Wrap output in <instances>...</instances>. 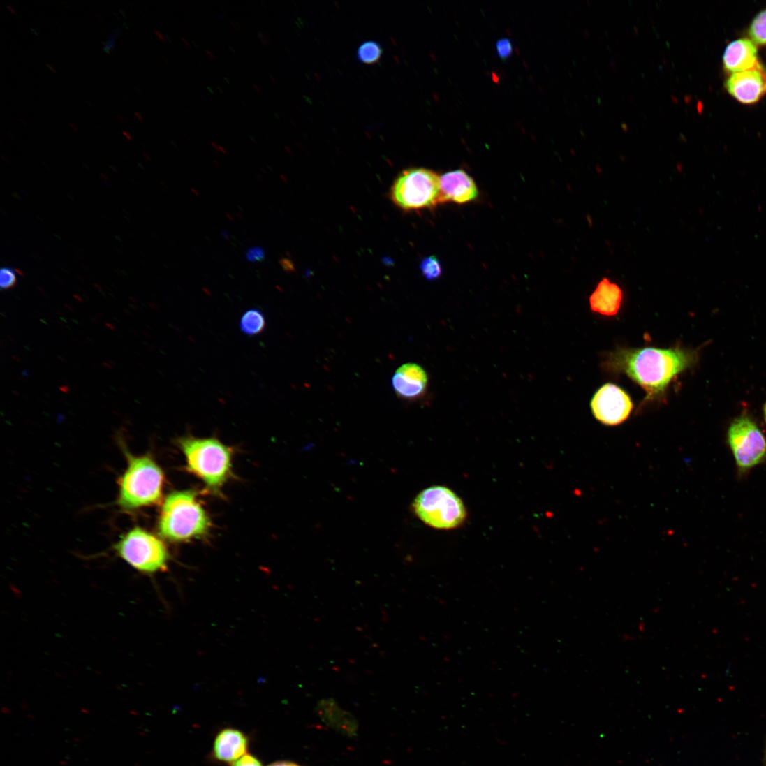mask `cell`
<instances>
[{"mask_svg": "<svg viewBox=\"0 0 766 766\" xmlns=\"http://www.w3.org/2000/svg\"><path fill=\"white\" fill-rule=\"evenodd\" d=\"M698 350L681 346L618 347L606 354L602 367L607 372L623 374L640 385L647 395L643 404L665 402L670 383L697 362Z\"/></svg>", "mask_w": 766, "mask_h": 766, "instance_id": "cell-1", "label": "cell"}, {"mask_svg": "<svg viewBox=\"0 0 766 766\" xmlns=\"http://www.w3.org/2000/svg\"><path fill=\"white\" fill-rule=\"evenodd\" d=\"M211 520L193 491L170 493L161 508L158 528L172 543H185L209 533Z\"/></svg>", "mask_w": 766, "mask_h": 766, "instance_id": "cell-2", "label": "cell"}, {"mask_svg": "<svg viewBox=\"0 0 766 766\" xmlns=\"http://www.w3.org/2000/svg\"><path fill=\"white\" fill-rule=\"evenodd\" d=\"M126 456L128 466L118 481L119 507L131 511L159 504L165 483L162 469L149 456Z\"/></svg>", "mask_w": 766, "mask_h": 766, "instance_id": "cell-3", "label": "cell"}, {"mask_svg": "<svg viewBox=\"0 0 766 766\" xmlns=\"http://www.w3.org/2000/svg\"><path fill=\"white\" fill-rule=\"evenodd\" d=\"M187 469L212 492H219L233 476V450L215 438L186 436L178 441Z\"/></svg>", "mask_w": 766, "mask_h": 766, "instance_id": "cell-4", "label": "cell"}, {"mask_svg": "<svg viewBox=\"0 0 766 766\" xmlns=\"http://www.w3.org/2000/svg\"><path fill=\"white\" fill-rule=\"evenodd\" d=\"M413 508L422 522L436 529L458 528L467 517L462 500L444 486H433L422 491L415 499Z\"/></svg>", "mask_w": 766, "mask_h": 766, "instance_id": "cell-5", "label": "cell"}, {"mask_svg": "<svg viewBox=\"0 0 766 766\" xmlns=\"http://www.w3.org/2000/svg\"><path fill=\"white\" fill-rule=\"evenodd\" d=\"M391 199L404 211L431 208L441 204L440 177L426 168L403 171L391 189Z\"/></svg>", "mask_w": 766, "mask_h": 766, "instance_id": "cell-6", "label": "cell"}, {"mask_svg": "<svg viewBox=\"0 0 766 766\" xmlns=\"http://www.w3.org/2000/svg\"><path fill=\"white\" fill-rule=\"evenodd\" d=\"M115 550L125 562L143 573H155L167 568L169 554L164 543L142 528L135 527L127 532Z\"/></svg>", "mask_w": 766, "mask_h": 766, "instance_id": "cell-7", "label": "cell"}, {"mask_svg": "<svg viewBox=\"0 0 766 766\" xmlns=\"http://www.w3.org/2000/svg\"><path fill=\"white\" fill-rule=\"evenodd\" d=\"M728 442L739 469L749 470L766 459V440L756 424L742 416L731 424Z\"/></svg>", "mask_w": 766, "mask_h": 766, "instance_id": "cell-8", "label": "cell"}, {"mask_svg": "<svg viewBox=\"0 0 766 766\" xmlns=\"http://www.w3.org/2000/svg\"><path fill=\"white\" fill-rule=\"evenodd\" d=\"M591 408L594 416L603 425L617 426L628 420L634 409V404L621 388L606 383L594 394Z\"/></svg>", "mask_w": 766, "mask_h": 766, "instance_id": "cell-9", "label": "cell"}, {"mask_svg": "<svg viewBox=\"0 0 766 766\" xmlns=\"http://www.w3.org/2000/svg\"><path fill=\"white\" fill-rule=\"evenodd\" d=\"M726 88L728 93L740 103H755L765 91V72L759 64L753 69L733 73L726 82Z\"/></svg>", "mask_w": 766, "mask_h": 766, "instance_id": "cell-10", "label": "cell"}, {"mask_svg": "<svg viewBox=\"0 0 766 766\" xmlns=\"http://www.w3.org/2000/svg\"><path fill=\"white\" fill-rule=\"evenodd\" d=\"M441 204L453 202L466 204L478 196L477 186L471 175L464 170L450 171L440 177Z\"/></svg>", "mask_w": 766, "mask_h": 766, "instance_id": "cell-11", "label": "cell"}, {"mask_svg": "<svg viewBox=\"0 0 766 766\" xmlns=\"http://www.w3.org/2000/svg\"><path fill=\"white\" fill-rule=\"evenodd\" d=\"M624 294L621 288L607 278L601 280L591 294L589 303L593 312L605 317H614L622 306Z\"/></svg>", "mask_w": 766, "mask_h": 766, "instance_id": "cell-12", "label": "cell"}, {"mask_svg": "<svg viewBox=\"0 0 766 766\" xmlns=\"http://www.w3.org/2000/svg\"><path fill=\"white\" fill-rule=\"evenodd\" d=\"M249 739L241 731L225 729L216 736L214 743V756L220 761L234 763L247 753Z\"/></svg>", "mask_w": 766, "mask_h": 766, "instance_id": "cell-13", "label": "cell"}, {"mask_svg": "<svg viewBox=\"0 0 766 766\" xmlns=\"http://www.w3.org/2000/svg\"><path fill=\"white\" fill-rule=\"evenodd\" d=\"M723 61L725 68L734 73L754 68L759 63L753 42L746 38L732 42L726 50Z\"/></svg>", "mask_w": 766, "mask_h": 766, "instance_id": "cell-14", "label": "cell"}, {"mask_svg": "<svg viewBox=\"0 0 766 766\" xmlns=\"http://www.w3.org/2000/svg\"><path fill=\"white\" fill-rule=\"evenodd\" d=\"M392 383L397 396L408 399L422 397L427 387L426 383L408 378L397 372L392 377Z\"/></svg>", "mask_w": 766, "mask_h": 766, "instance_id": "cell-15", "label": "cell"}, {"mask_svg": "<svg viewBox=\"0 0 766 766\" xmlns=\"http://www.w3.org/2000/svg\"><path fill=\"white\" fill-rule=\"evenodd\" d=\"M242 332L248 337L258 336L266 328V319L262 311L251 309L245 311L240 322Z\"/></svg>", "mask_w": 766, "mask_h": 766, "instance_id": "cell-16", "label": "cell"}, {"mask_svg": "<svg viewBox=\"0 0 766 766\" xmlns=\"http://www.w3.org/2000/svg\"><path fill=\"white\" fill-rule=\"evenodd\" d=\"M383 54V50L380 43L374 40H367L360 45L356 57L360 63L375 65L379 63Z\"/></svg>", "mask_w": 766, "mask_h": 766, "instance_id": "cell-17", "label": "cell"}, {"mask_svg": "<svg viewBox=\"0 0 766 766\" xmlns=\"http://www.w3.org/2000/svg\"><path fill=\"white\" fill-rule=\"evenodd\" d=\"M752 41L758 45H766V10L760 13L753 20L749 31Z\"/></svg>", "mask_w": 766, "mask_h": 766, "instance_id": "cell-18", "label": "cell"}, {"mask_svg": "<svg viewBox=\"0 0 766 766\" xmlns=\"http://www.w3.org/2000/svg\"><path fill=\"white\" fill-rule=\"evenodd\" d=\"M420 270L424 277L429 281L439 279L442 274V266L436 256L425 258L420 264Z\"/></svg>", "mask_w": 766, "mask_h": 766, "instance_id": "cell-19", "label": "cell"}, {"mask_svg": "<svg viewBox=\"0 0 766 766\" xmlns=\"http://www.w3.org/2000/svg\"><path fill=\"white\" fill-rule=\"evenodd\" d=\"M405 377L423 383H428V376L426 371L419 365L415 364H407L402 366L396 371Z\"/></svg>", "mask_w": 766, "mask_h": 766, "instance_id": "cell-20", "label": "cell"}, {"mask_svg": "<svg viewBox=\"0 0 766 766\" xmlns=\"http://www.w3.org/2000/svg\"><path fill=\"white\" fill-rule=\"evenodd\" d=\"M17 283V276L10 267H3L0 270V287L2 290H9Z\"/></svg>", "mask_w": 766, "mask_h": 766, "instance_id": "cell-21", "label": "cell"}, {"mask_svg": "<svg viewBox=\"0 0 766 766\" xmlns=\"http://www.w3.org/2000/svg\"><path fill=\"white\" fill-rule=\"evenodd\" d=\"M496 51L499 57L506 60L511 57L513 52V47L511 40L508 38H502L496 43Z\"/></svg>", "mask_w": 766, "mask_h": 766, "instance_id": "cell-22", "label": "cell"}, {"mask_svg": "<svg viewBox=\"0 0 766 766\" xmlns=\"http://www.w3.org/2000/svg\"><path fill=\"white\" fill-rule=\"evenodd\" d=\"M246 258L251 263L262 262L265 258V252L260 246H253L246 252Z\"/></svg>", "mask_w": 766, "mask_h": 766, "instance_id": "cell-23", "label": "cell"}, {"mask_svg": "<svg viewBox=\"0 0 766 766\" xmlns=\"http://www.w3.org/2000/svg\"><path fill=\"white\" fill-rule=\"evenodd\" d=\"M232 766H263L260 761L252 755L246 754L235 761Z\"/></svg>", "mask_w": 766, "mask_h": 766, "instance_id": "cell-24", "label": "cell"}, {"mask_svg": "<svg viewBox=\"0 0 766 766\" xmlns=\"http://www.w3.org/2000/svg\"><path fill=\"white\" fill-rule=\"evenodd\" d=\"M117 31H118V29L115 30L111 34V35L110 36V40H108V46H106L105 50H104L105 52L110 53L114 49V47H115V36L117 34Z\"/></svg>", "mask_w": 766, "mask_h": 766, "instance_id": "cell-25", "label": "cell"}, {"mask_svg": "<svg viewBox=\"0 0 766 766\" xmlns=\"http://www.w3.org/2000/svg\"><path fill=\"white\" fill-rule=\"evenodd\" d=\"M268 766H301V765H300L299 764H297L296 763L292 762V761L282 760V761L274 762L272 764H270Z\"/></svg>", "mask_w": 766, "mask_h": 766, "instance_id": "cell-26", "label": "cell"}, {"mask_svg": "<svg viewBox=\"0 0 766 766\" xmlns=\"http://www.w3.org/2000/svg\"><path fill=\"white\" fill-rule=\"evenodd\" d=\"M258 37L264 46H267L269 44V40L267 36L263 31H259L258 32Z\"/></svg>", "mask_w": 766, "mask_h": 766, "instance_id": "cell-27", "label": "cell"}, {"mask_svg": "<svg viewBox=\"0 0 766 766\" xmlns=\"http://www.w3.org/2000/svg\"><path fill=\"white\" fill-rule=\"evenodd\" d=\"M155 34L162 41H166L165 38L162 35L161 33L159 32L158 31H155Z\"/></svg>", "mask_w": 766, "mask_h": 766, "instance_id": "cell-28", "label": "cell"}, {"mask_svg": "<svg viewBox=\"0 0 766 766\" xmlns=\"http://www.w3.org/2000/svg\"><path fill=\"white\" fill-rule=\"evenodd\" d=\"M134 115H135V116H136L140 119V121H144V118L142 117V116L139 112H135Z\"/></svg>", "mask_w": 766, "mask_h": 766, "instance_id": "cell-29", "label": "cell"}, {"mask_svg": "<svg viewBox=\"0 0 766 766\" xmlns=\"http://www.w3.org/2000/svg\"><path fill=\"white\" fill-rule=\"evenodd\" d=\"M206 53L212 60L215 59L214 55L209 50H207Z\"/></svg>", "mask_w": 766, "mask_h": 766, "instance_id": "cell-30", "label": "cell"}, {"mask_svg": "<svg viewBox=\"0 0 766 766\" xmlns=\"http://www.w3.org/2000/svg\"><path fill=\"white\" fill-rule=\"evenodd\" d=\"M182 39L183 42L186 45L187 47H191V44L186 38H185L184 37H182Z\"/></svg>", "mask_w": 766, "mask_h": 766, "instance_id": "cell-31", "label": "cell"}, {"mask_svg": "<svg viewBox=\"0 0 766 766\" xmlns=\"http://www.w3.org/2000/svg\"><path fill=\"white\" fill-rule=\"evenodd\" d=\"M123 134L128 140H131V138L129 136V134L126 131H124Z\"/></svg>", "mask_w": 766, "mask_h": 766, "instance_id": "cell-32", "label": "cell"}, {"mask_svg": "<svg viewBox=\"0 0 766 766\" xmlns=\"http://www.w3.org/2000/svg\"><path fill=\"white\" fill-rule=\"evenodd\" d=\"M253 87H254V89H256V91H257V92H258V94H260V93H261V91H260V89L258 88V86H257L256 84H253Z\"/></svg>", "mask_w": 766, "mask_h": 766, "instance_id": "cell-33", "label": "cell"}, {"mask_svg": "<svg viewBox=\"0 0 766 766\" xmlns=\"http://www.w3.org/2000/svg\"><path fill=\"white\" fill-rule=\"evenodd\" d=\"M6 7H7V8H8L11 11V13L13 14H14V15L15 14V12L14 10V9L13 8V7L10 6L8 5H6Z\"/></svg>", "mask_w": 766, "mask_h": 766, "instance_id": "cell-34", "label": "cell"}, {"mask_svg": "<svg viewBox=\"0 0 766 766\" xmlns=\"http://www.w3.org/2000/svg\"><path fill=\"white\" fill-rule=\"evenodd\" d=\"M69 125H70V126H71V128H73V130H74L75 131H78V128H77L75 127V126H74V125H73V124H71V123H69Z\"/></svg>", "mask_w": 766, "mask_h": 766, "instance_id": "cell-35", "label": "cell"}, {"mask_svg": "<svg viewBox=\"0 0 766 766\" xmlns=\"http://www.w3.org/2000/svg\"><path fill=\"white\" fill-rule=\"evenodd\" d=\"M117 119H119V120H120L121 121V123H123V124L125 123V120H124V119L121 117V115H118Z\"/></svg>", "mask_w": 766, "mask_h": 766, "instance_id": "cell-36", "label": "cell"}, {"mask_svg": "<svg viewBox=\"0 0 766 766\" xmlns=\"http://www.w3.org/2000/svg\"><path fill=\"white\" fill-rule=\"evenodd\" d=\"M671 99L673 102H678V100L675 96H671Z\"/></svg>", "mask_w": 766, "mask_h": 766, "instance_id": "cell-37", "label": "cell"}, {"mask_svg": "<svg viewBox=\"0 0 766 766\" xmlns=\"http://www.w3.org/2000/svg\"><path fill=\"white\" fill-rule=\"evenodd\" d=\"M764 415H765V422H766V404H765V407H764Z\"/></svg>", "mask_w": 766, "mask_h": 766, "instance_id": "cell-38", "label": "cell"}, {"mask_svg": "<svg viewBox=\"0 0 766 766\" xmlns=\"http://www.w3.org/2000/svg\"><path fill=\"white\" fill-rule=\"evenodd\" d=\"M47 66H48L49 68H50V69H51V70H52V71H53L54 73H57V71H55V70L54 69V67H53V66H51L50 65H47Z\"/></svg>", "mask_w": 766, "mask_h": 766, "instance_id": "cell-39", "label": "cell"}, {"mask_svg": "<svg viewBox=\"0 0 766 766\" xmlns=\"http://www.w3.org/2000/svg\"><path fill=\"white\" fill-rule=\"evenodd\" d=\"M20 121H21L22 123H23V124H24L25 126H27V123H26V122H25V121H24V120H23V119H22V118H20Z\"/></svg>", "mask_w": 766, "mask_h": 766, "instance_id": "cell-40", "label": "cell"}, {"mask_svg": "<svg viewBox=\"0 0 766 766\" xmlns=\"http://www.w3.org/2000/svg\"><path fill=\"white\" fill-rule=\"evenodd\" d=\"M621 126L623 127L624 129L625 128V130H627L626 124H622Z\"/></svg>", "mask_w": 766, "mask_h": 766, "instance_id": "cell-41", "label": "cell"}, {"mask_svg": "<svg viewBox=\"0 0 766 766\" xmlns=\"http://www.w3.org/2000/svg\"><path fill=\"white\" fill-rule=\"evenodd\" d=\"M162 59H163L164 61H165V63L167 64H168V61L164 57H162Z\"/></svg>", "mask_w": 766, "mask_h": 766, "instance_id": "cell-42", "label": "cell"}, {"mask_svg": "<svg viewBox=\"0 0 766 766\" xmlns=\"http://www.w3.org/2000/svg\"><path fill=\"white\" fill-rule=\"evenodd\" d=\"M765 766H766V749H765Z\"/></svg>", "mask_w": 766, "mask_h": 766, "instance_id": "cell-43", "label": "cell"}]
</instances>
